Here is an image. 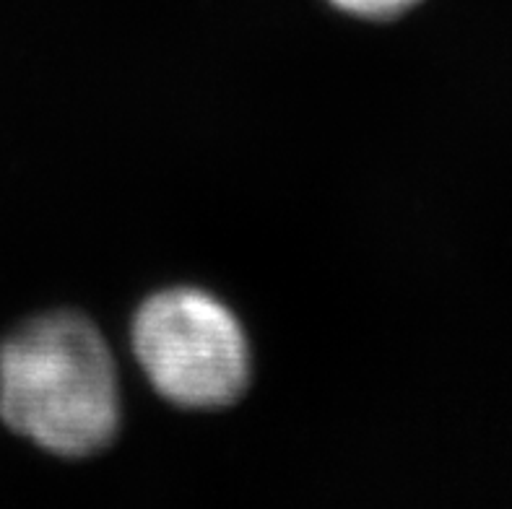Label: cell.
Wrapping results in <instances>:
<instances>
[{
	"mask_svg": "<svg viewBox=\"0 0 512 509\" xmlns=\"http://www.w3.org/2000/svg\"><path fill=\"white\" fill-rule=\"evenodd\" d=\"M0 421L60 458H89L120 426L115 361L76 312H50L0 343Z\"/></svg>",
	"mask_w": 512,
	"mask_h": 509,
	"instance_id": "1",
	"label": "cell"
},
{
	"mask_svg": "<svg viewBox=\"0 0 512 509\" xmlns=\"http://www.w3.org/2000/svg\"><path fill=\"white\" fill-rule=\"evenodd\" d=\"M133 348L156 393L180 408H227L247 390L245 333L224 304L198 289H169L143 304Z\"/></svg>",
	"mask_w": 512,
	"mask_h": 509,
	"instance_id": "2",
	"label": "cell"
},
{
	"mask_svg": "<svg viewBox=\"0 0 512 509\" xmlns=\"http://www.w3.org/2000/svg\"><path fill=\"white\" fill-rule=\"evenodd\" d=\"M333 6L351 16H362L370 21H390L403 16L422 0H331Z\"/></svg>",
	"mask_w": 512,
	"mask_h": 509,
	"instance_id": "3",
	"label": "cell"
}]
</instances>
